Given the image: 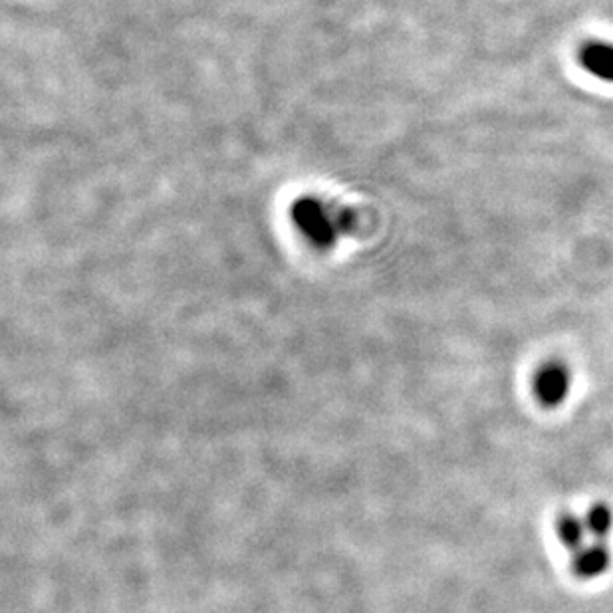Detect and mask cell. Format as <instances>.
<instances>
[{
	"instance_id": "cell-1",
	"label": "cell",
	"mask_w": 613,
	"mask_h": 613,
	"mask_svg": "<svg viewBox=\"0 0 613 613\" xmlns=\"http://www.w3.org/2000/svg\"><path fill=\"white\" fill-rule=\"evenodd\" d=\"M570 385L572 381H570L568 369L560 364H548L536 373L534 393L540 403L554 407V405H560L568 397Z\"/></svg>"
},
{
	"instance_id": "cell-2",
	"label": "cell",
	"mask_w": 613,
	"mask_h": 613,
	"mask_svg": "<svg viewBox=\"0 0 613 613\" xmlns=\"http://www.w3.org/2000/svg\"><path fill=\"white\" fill-rule=\"evenodd\" d=\"M610 568V552L602 544H586L578 552H574V570L582 578H598L606 574Z\"/></svg>"
},
{
	"instance_id": "cell-3",
	"label": "cell",
	"mask_w": 613,
	"mask_h": 613,
	"mask_svg": "<svg viewBox=\"0 0 613 613\" xmlns=\"http://www.w3.org/2000/svg\"><path fill=\"white\" fill-rule=\"evenodd\" d=\"M582 66L598 76L600 80L613 82V46L612 44H602V42H592L588 44L582 54H580Z\"/></svg>"
},
{
	"instance_id": "cell-4",
	"label": "cell",
	"mask_w": 613,
	"mask_h": 613,
	"mask_svg": "<svg viewBox=\"0 0 613 613\" xmlns=\"http://www.w3.org/2000/svg\"><path fill=\"white\" fill-rule=\"evenodd\" d=\"M558 536H560L562 544L574 554V552H578L580 548L586 546V538L590 536V532L586 528L584 518L568 514V516L560 518V522H558Z\"/></svg>"
},
{
	"instance_id": "cell-5",
	"label": "cell",
	"mask_w": 613,
	"mask_h": 613,
	"mask_svg": "<svg viewBox=\"0 0 613 613\" xmlns=\"http://www.w3.org/2000/svg\"><path fill=\"white\" fill-rule=\"evenodd\" d=\"M586 520V528L590 532V536H596V538H606L610 534L613 526V514L612 510L604 504H598L594 508H590V512L584 516Z\"/></svg>"
}]
</instances>
